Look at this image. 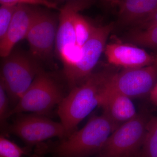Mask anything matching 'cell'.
Segmentation results:
<instances>
[{"label": "cell", "instance_id": "obj_23", "mask_svg": "<svg viewBox=\"0 0 157 157\" xmlns=\"http://www.w3.org/2000/svg\"><path fill=\"white\" fill-rule=\"evenodd\" d=\"M150 99L154 105L157 106V83L149 95Z\"/></svg>", "mask_w": 157, "mask_h": 157}, {"label": "cell", "instance_id": "obj_10", "mask_svg": "<svg viewBox=\"0 0 157 157\" xmlns=\"http://www.w3.org/2000/svg\"><path fill=\"white\" fill-rule=\"evenodd\" d=\"M58 22L59 17L54 13L40 8L25 38L34 58L45 60L50 57L55 46Z\"/></svg>", "mask_w": 157, "mask_h": 157}, {"label": "cell", "instance_id": "obj_17", "mask_svg": "<svg viewBox=\"0 0 157 157\" xmlns=\"http://www.w3.org/2000/svg\"><path fill=\"white\" fill-rule=\"evenodd\" d=\"M73 23L76 45L82 47L90 39L95 27L79 13L75 15Z\"/></svg>", "mask_w": 157, "mask_h": 157}, {"label": "cell", "instance_id": "obj_13", "mask_svg": "<svg viewBox=\"0 0 157 157\" xmlns=\"http://www.w3.org/2000/svg\"><path fill=\"white\" fill-rule=\"evenodd\" d=\"M100 107L103 109V113L108 119L116 128L131 120L138 113L132 99L109 89Z\"/></svg>", "mask_w": 157, "mask_h": 157}, {"label": "cell", "instance_id": "obj_19", "mask_svg": "<svg viewBox=\"0 0 157 157\" xmlns=\"http://www.w3.org/2000/svg\"><path fill=\"white\" fill-rule=\"evenodd\" d=\"M17 6L1 5L0 7V40L5 36Z\"/></svg>", "mask_w": 157, "mask_h": 157}, {"label": "cell", "instance_id": "obj_7", "mask_svg": "<svg viewBox=\"0 0 157 157\" xmlns=\"http://www.w3.org/2000/svg\"><path fill=\"white\" fill-rule=\"evenodd\" d=\"M94 2V0H67L59 10L55 47L57 55L63 64L77 58L81 49L76 45L74 17L80 11L89 8Z\"/></svg>", "mask_w": 157, "mask_h": 157}, {"label": "cell", "instance_id": "obj_14", "mask_svg": "<svg viewBox=\"0 0 157 157\" xmlns=\"http://www.w3.org/2000/svg\"><path fill=\"white\" fill-rule=\"evenodd\" d=\"M118 19L124 25H137L157 10V0H120Z\"/></svg>", "mask_w": 157, "mask_h": 157}, {"label": "cell", "instance_id": "obj_21", "mask_svg": "<svg viewBox=\"0 0 157 157\" xmlns=\"http://www.w3.org/2000/svg\"><path fill=\"white\" fill-rule=\"evenodd\" d=\"M9 98L5 88L2 83H0V119L2 124H4L6 119L9 117Z\"/></svg>", "mask_w": 157, "mask_h": 157}, {"label": "cell", "instance_id": "obj_3", "mask_svg": "<svg viewBox=\"0 0 157 157\" xmlns=\"http://www.w3.org/2000/svg\"><path fill=\"white\" fill-rule=\"evenodd\" d=\"M34 58L20 51H12L4 58L1 65V83L15 106L42 70Z\"/></svg>", "mask_w": 157, "mask_h": 157}, {"label": "cell", "instance_id": "obj_12", "mask_svg": "<svg viewBox=\"0 0 157 157\" xmlns=\"http://www.w3.org/2000/svg\"><path fill=\"white\" fill-rule=\"evenodd\" d=\"M104 52L109 63L124 69L143 67L157 62V55L150 54L136 46L120 42L107 44Z\"/></svg>", "mask_w": 157, "mask_h": 157}, {"label": "cell", "instance_id": "obj_9", "mask_svg": "<svg viewBox=\"0 0 157 157\" xmlns=\"http://www.w3.org/2000/svg\"><path fill=\"white\" fill-rule=\"evenodd\" d=\"M157 83V62L143 67L124 69L114 73L108 88L132 99L149 97Z\"/></svg>", "mask_w": 157, "mask_h": 157}, {"label": "cell", "instance_id": "obj_25", "mask_svg": "<svg viewBox=\"0 0 157 157\" xmlns=\"http://www.w3.org/2000/svg\"><path fill=\"white\" fill-rule=\"evenodd\" d=\"M46 1H49V2H52L56 3L55 2V0H46ZM57 4V3H56Z\"/></svg>", "mask_w": 157, "mask_h": 157}, {"label": "cell", "instance_id": "obj_22", "mask_svg": "<svg viewBox=\"0 0 157 157\" xmlns=\"http://www.w3.org/2000/svg\"><path fill=\"white\" fill-rule=\"evenodd\" d=\"M137 28L145 29L152 26L157 25V10L151 15L138 23Z\"/></svg>", "mask_w": 157, "mask_h": 157}, {"label": "cell", "instance_id": "obj_4", "mask_svg": "<svg viewBox=\"0 0 157 157\" xmlns=\"http://www.w3.org/2000/svg\"><path fill=\"white\" fill-rule=\"evenodd\" d=\"M64 97L58 81L50 74L42 70L16 105L10 110L9 117L24 112L40 115L47 114L56 105H59Z\"/></svg>", "mask_w": 157, "mask_h": 157}, {"label": "cell", "instance_id": "obj_11", "mask_svg": "<svg viewBox=\"0 0 157 157\" xmlns=\"http://www.w3.org/2000/svg\"><path fill=\"white\" fill-rule=\"evenodd\" d=\"M38 6L17 5L9 29L0 40V55L2 58L8 56L17 42L25 39L40 10Z\"/></svg>", "mask_w": 157, "mask_h": 157}, {"label": "cell", "instance_id": "obj_1", "mask_svg": "<svg viewBox=\"0 0 157 157\" xmlns=\"http://www.w3.org/2000/svg\"><path fill=\"white\" fill-rule=\"evenodd\" d=\"M114 73L104 70L93 73L82 84L71 89L62 100L58 114L69 136L93 109L100 107L108 90L109 79Z\"/></svg>", "mask_w": 157, "mask_h": 157}, {"label": "cell", "instance_id": "obj_8", "mask_svg": "<svg viewBox=\"0 0 157 157\" xmlns=\"http://www.w3.org/2000/svg\"><path fill=\"white\" fill-rule=\"evenodd\" d=\"M6 129L8 133L19 137L29 146L36 145L52 137L63 140L69 136L61 123L37 114L20 116Z\"/></svg>", "mask_w": 157, "mask_h": 157}, {"label": "cell", "instance_id": "obj_2", "mask_svg": "<svg viewBox=\"0 0 157 157\" xmlns=\"http://www.w3.org/2000/svg\"><path fill=\"white\" fill-rule=\"evenodd\" d=\"M115 126L103 113L90 118L82 128L51 147L39 150L51 153L56 157H88L100 153Z\"/></svg>", "mask_w": 157, "mask_h": 157}, {"label": "cell", "instance_id": "obj_15", "mask_svg": "<svg viewBox=\"0 0 157 157\" xmlns=\"http://www.w3.org/2000/svg\"><path fill=\"white\" fill-rule=\"evenodd\" d=\"M127 39L136 45L157 50V25L136 28L128 34Z\"/></svg>", "mask_w": 157, "mask_h": 157}, {"label": "cell", "instance_id": "obj_26", "mask_svg": "<svg viewBox=\"0 0 157 157\" xmlns=\"http://www.w3.org/2000/svg\"><path fill=\"white\" fill-rule=\"evenodd\" d=\"M116 1H120V0H116Z\"/></svg>", "mask_w": 157, "mask_h": 157}, {"label": "cell", "instance_id": "obj_20", "mask_svg": "<svg viewBox=\"0 0 157 157\" xmlns=\"http://www.w3.org/2000/svg\"><path fill=\"white\" fill-rule=\"evenodd\" d=\"M1 5L17 6L28 5L35 6H44L47 9H57L58 4L46 0H0Z\"/></svg>", "mask_w": 157, "mask_h": 157}, {"label": "cell", "instance_id": "obj_5", "mask_svg": "<svg viewBox=\"0 0 157 157\" xmlns=\"http://www.w3.org/2000/svg\"><path fill=\"white\" fill-rule=\"evenodd\" d=\"M148 120L143 114L117 128L99 154L100 157H141Z\"/></svg>", "mask_w": 157, "mask_h": 157}, {"label": "cell", "instance_id": "obj_16", "mask_svg": "<svg viewBox=\"0 0 157 157\" xmlns=\"http://www.w3.org/2000/svg\"><path fill=\"white\" fill-rule=\"evenodd\" d=\"M141 157H157V116L147 122Z\"/></svg>", "mask_w": 157, "mask_h": 157}, {"label": "cell", "instance_id": "obj_18", "mask_svg": "<svg viewBox=\"0 0 157 157\" xmlns=\"http://www.w3.org/2000/svg\"><path fill=\"white\" fill-rule=\"evenodd\" d=\"M27 150L3 136L0 138V157H22Z\"/></svg>", "mask_w": 157, "mask_h": 157}, {"label": "cell", "instance_id": "obj_6", "mask_svg": "<svg viewBox=\"0 0 157 157\" xmlns=\"http://www.w3.org/2000/svg\"><path fill=\"white\" fill-rule=\"evenodd\" d=\"M114 28L113 23L95 27L90 39L81 47L80 59L73 66L64 71L71 89L82 84L92 74L93 70L105 50L107 38Z\"/></svg>", "mask_w": 157, "mask_h": 157}, {"label": "cell", "instance_id": "obj_24", "mask_svg": "<svg viewBox=\"0 0 157 157\" xmlns=\"http://www.w3.org/2000/svg\"><path fill=\"white\" fill-rule=\"evenodd\" d=\"M66 1V0H55V2L58 4V3L59 2H64V1ZM103 1H105V2H109L110 4H113V5H116V6H118L119 4L120 1H116V0H103Z\"/></svg>", "mask_w": 157, "mask_h": 157}]
</instances>
